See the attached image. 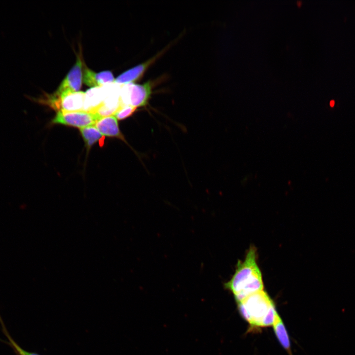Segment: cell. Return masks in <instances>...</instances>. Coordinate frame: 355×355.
Wrapping results in <instances>:
<instances>
[{
    "mask_svg": "<svg viewBox=\"0 0 355 355\" xmlns=\"http://www.w3.org/2000/svg\"><path fill=\"white\" fill-rule=\"evenodd\" d=\"M256 248L251 247L245 259L239 261L229 281L224 284L233 295L236 302L255 293L264 290V283L257 262Z\"/></svg>",
    "mask_w": 355,
    "mask_h": 355,
    "instance_id": "6da1fadb",
    "label": "cell"
},
{
    "mask_svg": "<svg viewBox=\"0 0 355 355\" xmlns=\"http://www.w3.org/2000/svg\"><path fill=\"white\" fill-rule=\"evenodd\" d=\"M239 312L251 329L273 325L277 313L275 304L264 290L237 302Z\"/></svg>",
    "mask_w": 355,
    "mask_h": 355,
    "instance_id": "7a4b0ae2",
    "label": "cell"
},
{
    "mask_svg": "<svg viewBox=\"0 0 355 355\" xmlns=\"http://www.w3.org/2000/svg\"><path fill=\"white\" fill-rule=\"evenodd\" d=\"M152 87L150 81L142 84L131 83L122 85L120 91L121 104L137 107L146 106L152 93Z\"/></svg>",
    "mask_w": 355,
    "mask_h": 355,
    "instance_id": "3957f363",
    "label": "cell"
},
{
    "mask_svg": "<svg viewBox=\"0 0 355 355\" xmlns=\"http://www.w3.org/2000/svg\"><path fill=\"white\" fill-rule=\"evenodd\" d=\"M85 93L82 91L65 92L49 96L45 103L58 111H83Z\"/></svg>",
    "mask_w": 355,
    "mask_h": 355,
    "instance_id": "277c9868",
    "label": "cell"
},
{
    "mask_svg": "<svg viewBox=\"0 0 355 355\" xmlns=\"http://www.w3.org/2000/svg\"><path fill=\"white\" fill-rule=\"evenodd\" d=\"M101 117L96 113L84 111H58L53 119L54 124L78 127L79 128L95 125Z\"/></svg>",
    "mask_w": 355,
    "mask_h": 355,
    "instance_id": "5b68a950",
    "label": "cell"
},
{
    "mask_svg": "<svg viewBox=\"0 0 355 355\" xmlns=\"http://www.w3.org/2000/svg\"><path fill=\"white\" fill-rule=\"evenodd\" d=\"M82 74V62L80 56H78L75 64L61 82L54 94L60 95L65 92L78 91L81 86Z\"/></svg>",
    "mask_w": 355,
    "mask_h": 355,
    "instance_id": "8992f818",
    "label": "cell"
},
{
    "mask_svg": "<svg viewBox=\"0 0 355 355\" xmlns=\"http://www.w3.org/2000/svg\"><path fill=\"white\" fill-rule=\"evenodd\" d=\"M161 52L146 61L125 71L118 76L114 82L119 84L134 83L141 79L148 68L161 55Z\"/></svg>",
    "mask_w": 355,
    "mask_h": 355,
    "instance_id": "52a82bcc",
    "label": "cell"
},
{
    "mask_svg": "<svg viewBox=\"0 0 355 355\" xmlns=\"http://www.w3.org/2000/svg\"><path fill=\"white\" fill-rule=\"evenodd\" d=\"M107 84L92 88L85 93L83 111L94 112L102 105L106 94Z\"/></svg>",
    "mask_w": 355,
    "mask_h": 355,
    "instance_id": "ba28073f",
    "label": "cell"
},
{
    "mask_svg": "<svg viewBox=\"0 0 355 355\" xmlns=\"http://www.w3.org/2000/svg\"><path fill=\"white\" fill-rule=\"evenodd\" d=\"M114 80L112 73L109 71L96 73L87 68H85L84 70L83 82L92 88L113 83Z\"/></svg>",
    "mask_w": 355,
    "mask_h": 355,
    "instance_id": "9c48e42d",
    "label": "cell"
},
{
    "mask_svg": "<svg viewBox=\"0 0 355 355\" xmlns=\"http://www.w3.org/2000/svg\"><path fill=\"white\" fill-rule=\"evenodd\" d=\"M95 126L103 136L116 137L125 141L119 130L117 119L114 115L101 118Z\"/></svg>",
    "mask_w": 355,
    "mask_h": 355,
    "instance_id": "30bf717a",
    "label": "cell"
},
{
    "mask_svg": "<svg viewBox=\"0 0 355 355\" xmlns=\"http://www.w3.org/2000/svg\"><path fill=\"white\" fill-rule=\"evenodd\" d=\"M272 326L275 335L281 345L287 352L289 355H292L289 335L283 321L278 312L275 316Z\"/></svg>",
    "mask_w": 355,
    "mask_h": 355,
    "instance_id": "8fae6325",
    "label": "cell"
},
{
    "mask_svg": "<svg viewBox=\"0 0 355 355\" xmlns=\"http://www.w3.org/2000/svg\"><path fill=\"white\" fill-rule=\"evenodd\" d=\"M80 132L86 146L88 147H90L97 142L104 138L95 125L80 128Z\"/></svg>",
    "mask_w": 355,
    "mask_h": 355,
    "instance_id": "7c38bea8",
    "label": "cell"
},
{
    "mask_svg": "<svg viewBox=\"0 0 355 355\" xmlns=\"http://www.w3.org/2000/svg\"><path fill=\"white\" fill-rule=\"evenodd\" d=\"M137 108L130 105H123L114 114V116L118 120L126 119L133 115Z\"/></svg>",
    "mask_w": 355,
    "mask_h": 355,
    "instance_id": "4fadbf2b",
    "label": "cell"
},
{
    "mask_svg": "<svg viewBox=\"0 0 355 355\" xmlns=\"http://www.w3.org/2000/svg\"><path fill=\"white\" fill-rule=\"evenodd\" d=\"M335 105V101L334 100H331L330 102V106L332 107H333Z\"/></svg>",
    "mask_w": 355,
    "mask_h": 355,
    "instance_id": "5bb4252c",
    "label": "cell"
},
{
    "mask_svg": "<svg viewBox=\"0 0 355 355\" xmlns=\"http://www.w3.org/2000/svg\"><path fill=\"white\" fill-rule=\"evenodd\" d=\"M297 4L298 6H300L301 5V1H298L297 2Z\"/></svg>",
    "mask_w": 355,
    "mask_h": 355,
    "instance_id": "9a60e30c",
    "label": "cell"
}]
</instances>
